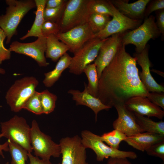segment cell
<instances>
[{"mask_svg":"<svg viewBox=\"0 0 164 164\" xmlns=\"http://www.w3.org/2000/svg\"><path fill=\"white\" fill-rule=\"evenodd\" d=\"M94 34L86 23L65 32H59L56 36L67 46L69 51L74 53L86 42L94 38Z\"/></svg>","mask_w":164,"mask_h":164,"instance_id":"12","label":"cell"},{"mask_svg":"<svg viewBox=\"0 0 164 164\" xmlns=\"http://www.w3.org/2000/svg\"><path fill=\"white\" fill-rule=\"evenodd\" d=\"M87 7L89 15L96 13L113 17L117 10L108 0H89Z\"/></svg>","mask_w":164,"mask_h":164,"instance_id":"25","label":"cell"},{"mask_svg":"<svg viewBox=\"0 0 164 164\" xmlns=\"http://www.w3.org/2000/svg\"><path fill=\"white\" fill-rule=\"evenodd\" d=\"M2 137V135L0 133V138ZM9 144L7 141L3 144H0V155L3 158H5V156L3 154L2 151H4L5 152H8L9 151Z\"/></svg>","mask_w":164,"mask_h":164,"instance_id":"42","label":"cell"},{"mask_svg":"<svg viewBox=\"0 0 164 164\" xmlns=\"http://www.w3.org/2000/svg\"><path fill=\"white\" fill-rule=\"evenodd\" d=\"M9 162H7L6 163H5V164H9Z\"/></svg>","mask_w":164,"mask_h":164,"instance_id":"45","label":"cell"},{"mask_svg":"<svg viewBox=\"0 0 164 164\" xmlns=\"http://www.w3.org/2000/svg\"><path fill=\"white\" fill-rule=\"evenodd\" d=\"M124 32L112 35L106 39L101 46L94 63L99 79L103 70L112 60L121 45L122 37Z\"/></svg>","mask_w":164,"mask_h":164,"instance_id":"14","label":"cell"},{"mask_svg":"<svg viewBox=\"0 0 164 164\" xmlns=\"http://www.w3.org/2000/svg\"><path fill=\"white\" fill-rule=\"evenodd\" d=\"M145 151L148 155L158 157L164 162V140L153 144Z\"/></svg>","mask_w":164,"mask_h":164,"instance_id":"33","label":"cell"},{"mask_svg":"<svg viewBox=\"0 0 164 164\" xmlns=\"http://www.w3.org/2000/svg\"><path fill=\"white\" fill-rule=\"evenodd\" d=\"M87 78L88 83L86 87L88 93L93 96L97 98L99 78L96 66L94 63L86 66L83 70Z\"/></svg>","mask_w":164,"mask_h":164,"instance_id":"26","label":"cell"},{"mask_svg":"<svg viewBox=\"0 0 164 164\" xmlns=\"http://www.w3.org/2000/svg\"><path fill=\"white\" fill-rule=\"evenodd\" d=\"M57 96L45 90L40 92V99L43 114H46L52 112L56 107Z\"/></svg>","mask_w":164,"mask_h":164,"instance_id":"30","label":"cell"},{"mask_svg":"<svg viewBox=\"0 0 164 164\" xmlns=\"http://www.w3.org/2000/svg\"><path fill=\"white\" fill-rule=\"evenodd\" d=\"M150 0H138L128 3L127 0H112L111 2L120 13L135 20H143L146 5Z\"/></svg>","mask_w":164,"mask_h":164,"instance_id":"18","label":"cell"},{"mask_svg":"<svg viewBox=\"0 0 164 164\" xmlns=\"http://www.w3.org/2000/svg\"><path fill=\"white\" fill-rule=\"evenodd\" d=\"M106 39L94 37L86 42L73 53L68 67L69 72L76 75L82 74L85 67L95 60Z\"/></svg>","mask_w":164,"mask_h":164,"instance_id":"9","label":"cell"},{"mask_svg":"<svg viewBox=\"0 0 164 164\" xmlns=\"http://www.w3.org/2000/svg\"><path fill=\"white\" fill-rule=\"evenodd\" d=\"M111 19L108 15L93 13L89 15L87 23L95 34L103 29Z\"/></svg>","mask_w":164,"mask_h":164,"instance_id":"28","label":"cell"},{"mask_svg":"<svg viewBox=\"0 0 164 164\" xmlns=\"http://www.w3.org/2000/svg\"><path fill=\"white\" fill-rule=\"evenodd\" d=\"M112 17L103 29L94 34V38L104 39L115 34L132 30L139 26L142 21L130 19L117 10Z\"/></svg>","mask_w":164,"mask_h":164,"instance_id":"13","label":"cell"},{"mask_svg":"<svg viewBox=\"0 0 164 164\" xmlns=\"http://www.w3.org/2000/svg\"><path fill=\"white\" fill-rule=\"evenodd\" d=\"M34 1L37 9L35 12V19L30 29L25 35L20 38L21 40L25 39L29 37L35 36L38 38L43 36L41 29L42 25L44 22L43 13L46 0Z\"/></svg>","mask_w":164,"mask_h":164,"instance_id":"23","label":"cell"},{"mask_svg":"<svg viewBox=\"0 0 164 164\" xmlns=\"http://www.w3.org/2000/svg\"><path fill=\"white\" fill-rule=\"evenodd\" d=\"M28 157L29 160V164H52L50 160L40 159L32 155L31 153H28Z\"/></svg>","mask_w":164,"mask_h":164,"instance_id":"39","label":"cell"},{"mask_svg":"<svg viewBox=\"0 0 164 164\" xmlns=\"http://www.w3.org/2000/svg\"><path fill=\"white\" fill-rule=\"evenodd\" d=\"M151 71L164 77V73L162 72L154 69H152Z\"/></svg>","mask_w":164,"mask_h":164,"instance_id":"43","label":"cell"},{"mask_svg":"<svg viewBox=\"0 0 164 164\" xmlns=\"http://www.w3.org/2000/svg\"><path fill=\"white\" fill-rule=\"evenodd\" d=\"M0 124L2 137L19 144L28 153H31L32 149L30 138V128L25 118L15 115Z\"/></svg>","mask_w":164,"mask_h":164,"instance_id":"6","label":"cell"},{"mask_svg":"<svg viewBox=\"0 0 164 164\" xmlns=\"http://www.w3.org/2000/svg\"><path fill=\"white\" fill-rule=\"evenodd\" d=\"M46 43V37L43 36L38 37L36 40L30 43H22L16 41L11 43L9 49L11 52L29 56L40 67H46L49 64L45 56Z\"/></svg>","mask_w":164,"mask_h":164,"instance_id":"11","label":"cell"},{"mask_svg":"<svg viewBox=\"0 0 164 164\" xmlns=\"http://www.w3.org/2000/svg\"><path fill=\"white\" fill-rule=\"evenodd\" d=\"M7 37L3 30L0 27V64L6 60L10 59L11 52L9 49H6L4 45V41Z\"/></svg>","mask_w":164,"mask_h":164,"instance_id":"36","label":"cell"},{"mask_svg":"<svg viewBox=\"0 0 164 164\" xmlns=\"http://www.w3.org/2000/svg\"><path fill=\"white\" fill-rule=\"evenodd\" d=\"M23 109L36 115L43 114L40 99V92L36 91L27 101Z\"/></svg>","mask_w":164,"mask_h":164,"instance_id":"32","label":"cell"},{"mask_svg":"<svg viewBox=\"0 0 164 164\" xmlns=\"http://www.w3.org/2000/svg\"><path fill=\"white\" fill-rule=\"evenodd\" d=\"M8 6L5 14L0 15V27L7 36L6 43H10L16 33L17 28L24 16L36 7L34 0H6Z\"/></svg>","mask_w":164,"mask_h":164,"instance_id":"2","label":"cell"},{"mask_svg":"<svg viewBox=\"0 0 164 164\" xmlns=\"http://www.w3.org/2000/svg\"><path fill=\"white\" fill-rule=\"evenodd\" d=\"M38 84V80L32 76L25 77L16 80L9 89L5 96L11 110L17 112L23 109Z\"/></svg>","mask_w":164,"mask_h":164,"instance_id":"4","label":"cell"},{"mask_svg":"<svg viewBox=\"0 0 164 164\" xmlns=\"http://www.w3.org/2000/svg\"><path fill=\"white\" fill-rule=\"evenodd\" d=\"M10 152L12 157L11 164H26L28 157V152L19 144L8 139Z\"/></svg>","mask_w":164,"mask_h":164,"instance_id":"27","label":"cell"},{"mask_svg":"<svg viewBox=\"0 0 164 164\" xmlns=\"http://www.w3.org/2000/svg\"><path fill=\"white\" fill-rule=\"evenodd\" d=\"M30 138L32 150L36 156L50 160L51 157L58 158L61 155L59 144L54 142L50 136L42 132L35 120L32 122Z\"/></svg>","mask_w":164,"mask_h":164,"instance_id":"7","label":"cell"},{"mask_svg":"<svg viewBox=\"0 0 164 164\" xmlns=\"http://www.w3.org/2000/svg\"><path fill=\"white\" fill-rule=\"evenodd\" d=\"M72 57L66 53L60 59L53 70L44 74L43 83L46 87H51L59 80L63 71L68 68Z\"/></svg>","mask_w":164,"mask_h":164,"instance_id":"21","label":"cell"},{"mask_svg":"<svg viewBox=\"0 0 164 164\" xmlns=\"http://www.w3.org/2000/svg\"><path fill=\"white\" fill-rule=\"evenodd\" d=\"M89 0H67L65 9L58 24L60 32H64L87 22L89 15Z\"/></svg>","mask_w":164,"mask_h":164,"instance_id":"8","label":"cell"},{"mask_svg":"<svg viewBox=\"0 0 164 164\" xmlns=\"http://www.w3.org/2000/svg\"><path fill=\"white\" fill-rule=\"evenodd\" d=\"M124 104L128 111L134 113L146 115L148 118L155 117L161 120L164 116V111L146 97L140 96L132 97L127 100Z\"/></svg>","mask_w":164,"mask_h":164,"instance_id":"17","label":"cell"},{"mask_svg":"<svg viewBox=\"0 0 164 164\" xmlns=\"http://www.w3.org/2000/svg\"><path fill=\"white\" fill-rule=\"evenodd\" d=\"M155 23L157 26L159 30L162 40L164 37V9L159 10L155 12Z\"/></svg>","mask_w":164,"mask_h":164,"instance_id":"38","label":"cell"},{"mask_svg":"<svg viewBox=\"0 0 164 164\" xmlns=\"http://www.w3.org/2000/svg\"><path fill=\"white\" fill-rule=\"evenodd\" d=\"M67 0L59 6L51 9L45 8L43 11L44 21H50L58 23L61 19Z\"/></svg>","mask_w":164,"mask_h":164,"instance_id":"31","label":"cell"},{"mask_svg":"<svg viewBox=\"0 0 164 164\" xmlns=\"http://www.w3.org/2000/svg\"><path fill=\"white\" fill-rule=\"evenodd\" d=\"M68 51L67 46L60 41L56 35L52 34L46 37V57L56 62Z\"/></svg>","mask_w":164,"mask_h":164,"instance_id":"22","label":"cell"},{"mask_svg":"<svg viewBox=\"0 0 164 164\" xmlns=\"http://www.w3.org/2000/svg\"><path fill=\"white\" fill-rule=\"evenodd\" d=\"M118 118L113 123L114 129L118 130L129 137L144 132L137 123L134 113L128 111L124 104L115 105Z\"/></svg>","mask_w":164,"mask_h":164,"instance_id":"16","label":"cell"},{"mask_svg":"<svg viewBox=\"0 0 164 164\" xmlns=\"http://www.w3.org/2000/svg\"><path fill=\"white\" fill-rule=\"evenodd\" d=\"M155 20V16L150 15L144 19L143 22L138 27L125 32L122 37V44L125 46L133 44L135 47V53H140L150 39H155L161 36Z\"/></svg>","mask_w":164,"mask_h":164,"instance_id":"3","label":"cell"},{"mask_svg":"<svg viewBox=\"0 0 164 164\" xmlns=\"http://www.w3.org/2000/svg\"><path fill=\"white\" fill-rule=\"evenodd\" d=\"M84 86V89L82 92L78 90L70 89L68 91V93L72 95V99L75 101L76 105H85L92 110L95 114L96 121L99 112L111 108L104 104L99 99L90 94L87 90L85 82Z\"/></svg>","mask_w":164,"mask_h":164,"instance_id":"19","label":"cell"},{"mask_svg":"<svg viewBox=\"0 0 164 164\" xmlns=\"http://www.w3.org/2000/svg\"><path fill=\"white\" fill-rule=\"evenodd\" d=\"M101 136V139L110 147L119 149L121 142L124 141L127 136L120 131L116 129L104 133Z\"/></svg>","mask_w":164,"mask_h":164,"instance_id":"29","label":"cell"},{"mask_svg":"<svg viewBox=\"0 0 164 164\" xmlns=\"http://www.w3.org/2000/svg\"><path fill=\"white\" fill-rule=\"evenodd\" d=\"M164 9V0H150L145 9L144 19L148 17L153 12Z\"/></svg>","mask_w":164,"mask_h":164,"instance_id":"35","label":"cell"},{"mask_svg":"<svg viewBox=\"0 0 164 164\" xmlns=\"http://www.w3.org/2000/svg\"><path fill=\"white\" fill-rule=\"evenodd\" d=\"M5 73V70L1 68H0V73L3 74Z\"/></svg>","mask_w":164,"mask_h":164,"instance_id":"44","label":"cell"},{"mask_svg":"<svg viewBox=\"0 0 164 164\" xmlns=\"http://www.w3.org/2000/svg\"><path fill=\"white\" fill-rule=\"evenodd\" d=\"M164 140V136L148 132L127 137L124 141L134 148L144 152L153 144Z\"/></svg>","mask_w":164,"mask_h":164,"instance_id":"20","label":"cell"},{"mask_svg":"<svg viewBox=\"0 0 164 164\" xmlns=\"http://www.w3.org/2000/svg\"><path fill=\"white\" fill-rule=\"evenodd\" d=\"M149 45L147 44L140 53H134L133 57L136 58L137 63L142 69L141 72L139 73V78L148 92H164V87L156 82L150 73V68L152 64L149 56Z\"/></svg>","mask_w":164,"mask_h":164,"instance_id":"15","label":"cell"},{"mask_svg":"<svg viewBox=\"0 0 164 164\" xmlns=\"http://www.w3.org/2000/svg\"><path fill=\"white\" fill-rule=\"evenodd\" d=\"M136 121L144 131L164 136V121L156 122L148 117L134 113Z\"/></svg>","mask_w":164,"mask_h":164,"instance_id":"24","label":"cell"},{"mask_svg":"<svg viewBox=\"0 0 164 164\" xmlns=\"http://www.w3.org/2000/svg\"><path fill=\"white\" fill-rule=\"evenodd\" d=\"M65 0H46L45 8L48 9L57 7L62 5Z\"/></svg>","mask_w":164,"mask_h":164,"instance_id":"41","label":"cell"},{"mask_svg":"<svg viewBox=\"0 0 164 164\" xmlns=\"http://www.w3.org/2000/svg\"><path fill=\"white\" fill-rule=\"evenodd\" d=\"M121 44L99 79L97 98L111 108L135 96L146 97L149 92L139 78L135 58Z\"/></svg>","mask_w":164,"mask_h":164,"instance_id":"1","label":"cell"},{"mask_svg":"<svg viewBox=\"0 0 164 164\" xmlns=\"http://www.w3.org/2000/svg\"><path fill=\"white\" fill-rule=\"evenodd\" d=\"M107 164H132L127 158H110Z\"/></svg>","mask_w":164,"mask_h":164,"instance_id":"40","label":"cell"},{"mask_svg":"<svg viewBox=\"0 0 164 164\" xmlns=\"http://www.w3.org/2000/svg\"><path fill=\"white\" fill-rule=\"evenodd\" d=\"M62 159L58 164H88L86 148L78 135L62 138L60 141Z\"/></svg>","mask_w":164,"mask_h":164,"instance_id":"10","label":"cell"},{"mask_svg":"<svg viewBox=\"0 0 164 164\" xmlns=\"http://www.w3.org/2000/svg\"><path fill=\"white\" fill-rule=\"evenodd\" d=\"M161 164H164V162H162Z\"/></svg>","mask_w":164,"mask_h":164,"instance_id":"46","label":"cell"},{"mask_svg":"<svg viewBox=\"0 0 164 164\" xmlns=\"http://www.w3.org/2000/svg\"><path fill=\"white\" fill-rule=\"evenodd\" d=\"M41 31L42 36L46 37L50 35H56L59 33L60 28L58 23L50 21H46L42 25Z\"/></svg>","mask_w":164,"mask_h":164,"instance_id":"34","label":"cell"},{"mask_svg":"<svg viewBox=\"0 0 164 164\" xmlns=\"http://www.w3.org/2000/svg\"><path fill=\"white\" fill-rule=\"evenodd\" d=\"M82 142L86 148H90L95 152L96 160L103 161L105 159L110 158H129L135 159L137 156L135 152L130 151H124L113 148L106 145L101 139V136L87 130L81 133Z\"/></svg>","mask_w":164,"mask_h":164,"instance_id":"5","label":"cell"},{"mask_svg":"<svg viewBox=\"0 0 164 164\" xmlns=\"http://www.w3.org/2000/svg\"><path fill=\"white\" fill-rule=\"evenodd\" d=\"M146 97L152 103L164 109V92H149Z\"/></svg>","mask_w":164,"mask_h":164,"instance_id":"37","label":"cell"}]
</instances>
